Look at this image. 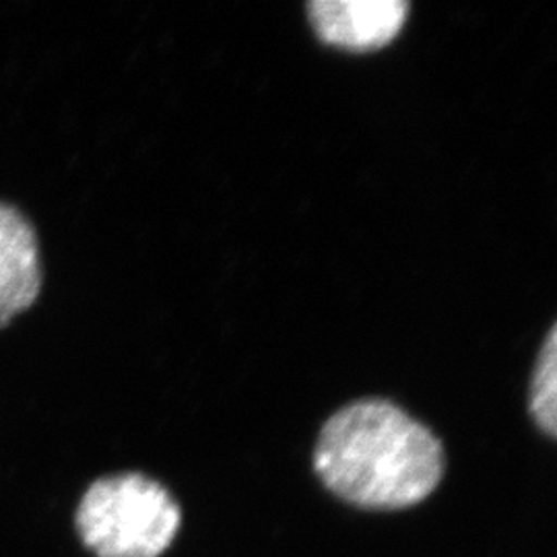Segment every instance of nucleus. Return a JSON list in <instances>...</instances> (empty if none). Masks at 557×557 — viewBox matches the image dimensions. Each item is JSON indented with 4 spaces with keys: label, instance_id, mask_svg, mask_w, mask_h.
I'll list each match as a JSON object with an SVG mask.
<instances>
[{
    "label": "nucleus",
    "instance_id": "nucleus-1",
    "mask_svg": "<svg viewBox=\"0 0 557 557\" xmlns=\"http://www.w3.org/2000/svg\"><path fill=\"white\" fill-rule=\"evenodd\" d=\"M444 465L434 432L384 398L338 409L314 448V471L324 487L366 510L418 506L438 487Z\"/></svg>",
    "mask_w": 557,
    "mask_h": 557
},
{
    "label": "nucleus",
    "instance_id": "nucleus-3",
    "mask_svg": "<svg viewBox=\"0 0 557 557\" xmlns=\"http://www.w3.org/2000/svg\"><path fill=\"white\" fill-rule=\"evenodd\" d=\"M409 9L405 0H312L308 4L320 40L354 52L379 50L395 40Z\"/></svg>",
    "mask_w": 557,
    "mask_h": 557
},
{
    "label": "nucleus",
    "instance_id": "nucleus-4",
    "mask_svg": "<svg viewBox=\"0 0 557 557\" xmlns=\"http://www.w3.org/2000/svg\"><path fill=\"white\" fill-rule=\"evenodd\" d=\"M41 283L38 232L21 209L0 200V326L36 304Z\"/></svg>",
    "mask_w": 557,
    "mask_h": 557
},
{
    "label": "nucleus",
    "instance_id": "nucleus-2",
    "mask_svg": "<svg viewBox=\"0 0 557 557\" xmlns=\"http://www.w3.org/2000/svg\"><path fill=\"white\" fill-rule=\"evenodd\" d=\"M178 502L156 479L119 473L89 485L77 510V531L98 557H160L176 539Z\"/></svg>",
    "mask_w": 557,
    "mask_h": 557
},
{
    "label": "nucleus",
    "instance_id": "nucleus-5",
    "mask_svg": "<svg viewBox=\"0 0 557 557\" xmlns=\"http://www.w3.org/2000/svg\"><path fill=\"white\" fill-rule=\"evenodd\" d=\"M531 416L549 436L557 434V329L552 326L539 351L537 366L531 382Z\"/></svg>",
    "mask_w": 557,
    "mask_h": 557
}]
</instances>
